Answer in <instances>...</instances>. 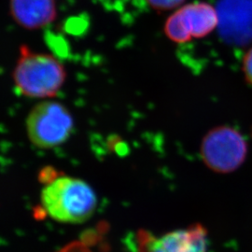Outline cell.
Returning <instances> with one entry per match:
<instances>
[{"instance_id":"obj_1","label":"cell","mask_w":252,"mask_h":252,"mask_svg":"<svg viewBox=\"0 0 252 252\" xmlns=\"http://www.w3.org/2000/svg\"><path fill=\"white\" fill-rule=\"evenodd\" d=\"M40 201L46 214L63 223L86 221L97 205L95 193L90 186L83 180L68 176H57L44 184Z\"/></svg>"},{"instance_id":"obj_4","label":"cell","mask_w":252,"mask_h":252,"mask_svg":"<svg viewBox=\"0 0 252 252\" xmlns=\"http://www.w3.org/2000/svg\"><path fill=\"white\" fill-rule=\"evenodd\" d=\"M248 145L236 129L229 126L213 128L203 138L201 155L207 167L217 173H231L245 162Z\"/></svg>"},{"instance_id":"obj_3","label":"cell","mask_w":252,"mask_h":252,"mask_svg":"<svg viewBox=\"0 0 252 252\" xmlns=\"http://www.w3.org/2000/svg\"><path fill=\"white\" fill-rule=\"evenodd\" d=\"M27 135L39 149L63 144L71 135L73 118L62 104L43 101L31 109L27 118Z\"/></svg>"},{"instance_id":"obj_5","label":"cell","mask_w":252,"mask_h":252,"mask_svg":"<svg viewBox=\"0 0 252 252\" xmlns=\"http://www.w3.org/2000/svg\"><path fill=\"white\" fill-rule=\"evenodd\" d=\"M218 25V11L213 6L204 2L191 3L178 9L167 19L164 33L172 41L183 43L191 38L207 36Z\"/></svg>"},{"instance_id":"obj_11","label":"cell","mask_w":252,"mask_h":252,"mask_svg":"<svg viewBox=\"0 0 252 252\" xmlns=\"http://www.w3.org/2000/svg\"><path fill=\"white\" fill-rule=\"evenodd\" d=\"M243 71L247 81L252 84V48L244 57Z\"/></svg>"},{"instance_id":"obj_6","label":"cell","mask_w":252,"mask_h":252,"mask_svg":"<svg viewBox=\"0 0 252 252\" xmlns=\"http://www.w3.org/2000/svg\"><path fill=\"white\" fill-rule=\"evenodd\" d=\"M207 232L201 224L163 235L140 230L135 234V252H207Z\"/></svg>"},{"instance_id":"obj_7","label":"cell","mask_w":252,"mask_h":252,"mask_svg":"<svg viewBox=\"0 0 252 252\" xmlns=\"http://www.w3.org/2000/svg\"><path fill=\"white\" fill-rule=\"evenodd\" d=\"M220 32L234 44L252 38V0H220L217 8Z\"/></svg>"},{"instance_id":"obj_8","label":"cell","mask_w":252,"mask_h":252,"mask_svg":"<svg viewBox=\"0 0 252 252\" xmlns=\"http://www.w3.org/2000/svg\"><path fill=\"white\" fill-rule=\"evenodd\" d=\"M9 9L18 25L31 30L45 27L56 16L55 0H10Z\"/></svg>"},{"instance_id":"obj_2","label":"cell","mask_w":252,"mask_h":252,"mask_svg":"<svg viewBox=\"0 0 252 252\" xmlns=\"http://www.w3.org/2000/svg\"><path fill=\"white\" fill-rule=\"evenodd\" d=\"M65 75L63 64L54 56L35 53L22 46L12 77L16 89L23 95L47 98L58 94Z\"/></svg>"},{"instance_id":"obj_10","label":"cell","mask_w":252,"mask_h":252,"mask_svg":"<svg viewBox=\"0 0 252 252\" xmlns=\"http://www.w3.org/2000/svg\"><path fill=\"white\" fill-rule=\"evenodd\" d=\"M56 252H94L91 250L90 247H88L87 244L84 243L83 241H74L71 243L67 244L61 250Z\"/></svg>"},{"instance_id":"obj_9","label":"cell","mask_w":252,"mask_h":252,"mask_svg":"<svg viewBox=\"0 0 252 252\" xmlns=\"http://www.w3.org/2000/svg\"><path fill=\"white\" fill-rule=\"evenodd\" d=\"M153 9L169 10L180 7L185 0H147Z\"/></svg>"}]
</instances>
